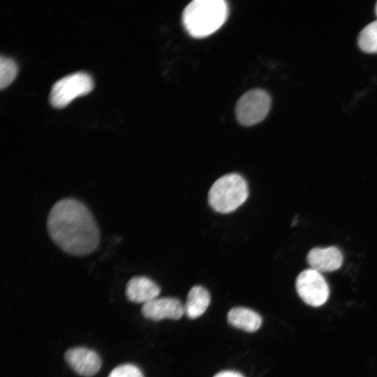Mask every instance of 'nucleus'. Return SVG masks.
<instances>
[{
    "instance_id": "1",
    "label": "nucleus",
    "mask_w": 377,
    "mask_h": 377,
    "mask_svg": "<svg viewBox=\"0 0 377 377\" xmlns=\"http://www.w3.org/2000/svg\"><path fill=\"white\" fill-rule=\"evenodd\" d=\"M47 230L52 242L71 256L89 255L100 242V230L91 212L72 198L59 200L52 206L47 218Z\"/></svg>"
},
{
    "instance_id": "2",
    "label": "nucleus",
    "mask_w": 377,
    "mask_h": 377,
    "mask_svg": "<svg viewBox=\"0 0 377 377\" xmlns=\"http://www.w3.org/2000/svg\"><path fill=\"white\" fill-rule=\"evenodd\" d=\"M228 6L223 0H194L182 13V23L189 35L205 38L216 31L226 22Z\"/></svg>"
},
{
    "instance_id": "3",
    "label": "nucleus",
    "mask_w": 377,
    "mask_h": 377,
    "mask_svg": "<svg viewBox=\"0 0 377 377\" xmlns=\"http://www.w3.org/2000/svg\"><path fill=\"white\" fill-rule=\"evenodd\" d=\"M249 195L248 185L239 174L230 173L219 178L208 193V202L216 212L230 213L240 207Z\"/></svg>"
},
{
    "instance_id": "4",
    "label": "nucleus",
    "mask_w": 377,
    "mask_h": 377,
    "mask_svg": "<svg viewBox=\"0 0 377 377\" xmlns=\"http://www.w3.org/2000/svg\"><path fill=\"white\" fill-rule=\"evenodd\" d=\"M94 87L91 77L84 72L66 75L52 86L50 102L55 108H63L77 96L89 93Z\"/></svg>"
},
{
    "instance_id": "5",
    "label": "nucleus",
    "mask_w": 377,
    "mask_h": 377,
    "mask_svg": "<svg viewBox=\"0 0 377 377\" xmlns=\"http://www.w3.org/2000/svg\"><path fill=\"white\" fill-rule=\"evenodd\" d=\"M271 98L265 91L254 89L246 92L236 104V117L243 126L258 124L267 115L271 108Z\"/></svg>"
},
{
    "instance_id": "6",
    "label": "nucleus",
    "mask_w": 377,
    "mask_h": 377,
    "mask_svg": "<svg viewBox=\"0 0 377 377\" xmlns=\"http://www.w3.org/2000/svg\"><path fill=\"white\" fill-rule=\"evenodd\" d=\"M295 288L300 297L306 304L313 307L324 304L330 295V288L323 276L311 268L298 274Z\"/></svg>"
},
{
    "instance_id": "7",
    "label": "nucleus",
    "mask_w": 377,
    "mask_h": 377,
    "mask_svg": "<svg viewBox=\"0 0 377 377\" xmlns=\"http://www.w3.org/2000/svg\"><path fill=\"white\" fill-rule=\"evenodd\" d=\"M68 365L78 375L92 377L100 370L102 360L97 352L85 347L68 348L64 353Z\"/></svg>"
},
{
    "instance_id": "8",
    "label": "nucleus",
    "mask_w": 377,
    "mask_h": 377,
    "mask_svg": "<svg viewBox=\"0 0 377 377\" xmlns=\"http://www.w3.org/2000/svg\"><path fill=\"white\" fill-rule=\"evenodd\" d=\"M141 312L145 318L154 321L163 319L178 320L184 315V307L176 298L157 297L144 304Z\"/></svg>"
},
{
    "instance_id": "9",
    "label": "nucleus",
    "mask_w": 377,
    "mask_h": 377,
    "mask_svg": "<svg viewBox=\"0 0 377 377\" xmlns=\"http://www.w3.org/2000/svg\"><path fill=\"white\" fill-rule=\"evenodd\" d=\"M306 260L311 269L320 273L330 272L341 267L343 256L341 251L334 246L314 247L309 251Z\"/></svg>"
},
{
    "instance_id": "10",
    "label": "nucleus",
    "mask_w": 377,
    "mask_h": 377,
    "mask_svg": "<svg viewBox=\"0 0 377 377\" xmlns=\"http://www.w3.org/2000/svg\"><path fill=\"white\" fill-rule=\"evenodd\" d=\"M161 289L151 279L146 276L132 277L126 283L125 294L127 299L135 303L145 304L158 297Z\"/></svg>"
},
{
    "instance_id": "11",
    "label": "nucleus",
    "mask_w": 377,
    "mask_h": 377,
    "mask_svg": "<svg viewBox=\"0 0 377 377\" xmlns=\"http://www.w3.org/2000/svg\"><path fill=\"white\" fill-rule=\"evenodd\" d=\"M229 324L248 332L257 331L262 323L260 316L251 309L235 307L230 309L227 315Z\"/></svg>"
},
{
    "instance_id": "12",
    "label": "nucleus",
    "mask_w": 377,
    "mask_h": 377,
    "mask_svg": "<svg viewBox=\"0 0 377 377\" xmlns=\"http://www.w3.org/2000/svg\"><path fill=\"white\" fill-rule=\"evenodd\" d=\"M210 303V295L202 286H194L189 290L184 307V313L194 319L202 315Z\"/></svg>"
},
{
    "instance_id": "13",
    "label": "nucleus",
    "mask_w": 377,
    "mask_h": 377,
    "mask_svg": "<svg viewBox=\"0 0 377 377\" xmlns=\"http://www.w3.org/2000/svg\"><path fill=\"white\" fill-rule=\"evenodd\" d=\"M358 45L364 52L377 53V20L362 29L358 36Z\"/></svg>"
},
{
    "instance_id": "14",
    "label": "nucleus",
    "mask_w": 377,
    "mask_h": 377,
    "mask_svg": "<svg viewBox=\"0 0 377 377\" xmlns=\"http://www.w3.org/2000/svg\"><path fill=\"white\" fill-rule=\"evenodd\" d=\"M17 68L15 61L9 57H0V87L8 85L17 75Z\"/></svg>"
},
{
    "instance_id": "15",
    "label": "nucleus",
    "mask_w": 377,
    "mask_h": 377,
    "mask_svg": "<svg viewBox=\"0 0 377 377\" xmlns=\"http://www.w3.org/2000/svg\"><path fill=\"white\" fill-rule=\"evenodd\" d=\"M108 377H144L142 371L135 365L123 364L114 367Z\"/></svg>"
},
{
    "instance_id": "16",
    "label": "nucleus",
    "mask_w": 377,
    "mask_h": 377,
    "mask_svg": "<svg viewBox=\"0 0 377 377\" xmlns=\"http://www.w3.org/2000/svg\"><path fill=\"white\" fill-rule=\"evenodd\" d=\"M214 377H244L241 374L234 371H223L216 374Z\"/></svg>"
},
{
    "instance_id": "17",
    "label": "nucleus",
    "mask_w": 377,
    "mask_h": 377,
    "mask_svg": "<svg viewBox=\"0 0 377 377\" xmlns=\"http://www.w3.org/2000/svg\"><path fill=\"white\" fill-rule=\"evenodd\" d=\"M375 10H376V15H377V3H376V4Z\"/></svg>"
}]
</instances>
